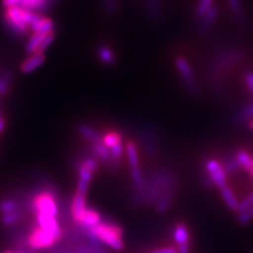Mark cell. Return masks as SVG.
<instances>
[{"mask_svg":"<svg viewBox=\"0 0 253 253\" xmlns=\"http://www.w3.org/2000/svg\"><path fill=\"white\" fill-rule=\"evenodd\" d=\"M31 206L35 213H42V214L54 217H56L58 214L56 200L51 191H42L36 194L31 202Z\"/></svg>","mask_w":253,"mask_h":253,"instance_id":"cell-3","label":"cell"},{"mask_svg":"<svg viewBox=\"0 0 253 253\" xmlns=\"http://www.w3.org/2000/svg\"><path fill=\"white\" fill-rule=\"evenodd\" d=\"M46 34H42V33H34L32 34L30 39L28 41V43L26 45V51L28 54L32 55L37 53L39 46H41L43 38L45 37Z\"/></svg>","mask_w":253,"mask_h":253,"instance_id":"cell-21","label":"cell"},{"mask_svg":"<svg viewBox=\"0 0 253 253\" xmlns=\"http://www.w3.org/2000/svg\"><path fill=\"white\" fill-rule=\"evenodd\" d=\"M217 16H218V9L214 4L207 13L205 14L204 17L201 18L202 20L199 28V32L201 35H207L210 33L212 27L214 26V23L217 19Z\"/></svg>","mask_w":253,"mask_h":253,"instance_id":"cell-9","label":"cell"},{"mask_svg":"<svg viewBox=\"0 0 253 253\" xmlns=\"http://www.w3.org/2000/svg\"><path fill=\"white\" fill-rule=\"evenodd\" d=\"M100 224V215L99 213L96 212L93 209H88L86 208L84 214L82 218V221L81 224L83 227L86 228V229H91V228H94L96 227Z\"/></svg>","mask_w":253,"mask_h":253,"instance_id":"cell-17","label":"cell"},{"mask_svg":"<svg viewBox=\"0 0 253 253\" xmlns=\"http://www.w3.org/2000/svg\"><path fill=\"white\" fill-rule=\"evenodd\" d=\"M23 213L21 211H15L11 213H6V214H3L1 217V221L4 226H13L16 223L22 218Z\"/></svg>","mask_w":253,"mask_h":253,"instance_id":"cell-28","label":"cell"},{"mask_svg":"<svg viewBox=\"0 0 253 253\" xmlns=\"http://www.w3.org/2000/svg\"><path fill=\"white\" fill-rule=\"evenodd\" d=\"M0 116H2L1 115V104H0Z\"/></svg>","mask_w":253,"mask_h":253,"instance_id":"cell-46","label":"cell"},{"mask_svg":"<svg viewBox=\"0 0 253 253\" xmlns=\"http://www.w3.org/2000/svg\"><path fill=\"white\" fill-rule=\"evenodd\" d=\"M22 0H2V6L6 9H10L13 6H18L20 5Z\"/></svg>","mask_w":253,"mask_h":253,"instance_id":"cell-41","label":"cell"},{"mask_svg":"<svg viewBox=\"0 0 253 253\" xmlns=\"http://www.w3.org/2000/svg\"><path fill=\"white\" fill-rule=\"evenodd\" d=\"M190 235L188 232V229L185 225L180 224L177 225L175 230H174V241L178 245V246H181V245H187L189 243Z\"/></svg>","mask_w":253,"mask_h":253,"instance_id":"cell-22","label":"cell"},{"mask_svg":"<svg viewBox=\"0 0 253 253\" xmlns=\"http://www.w3.org/2000/svg\"><path fill=\"white\" fill-rule=\"evenodd\" d=\"M250 173H251V176H252V178H253V170H252Z\"/></svg>","mask_w":253,"mask_h":253,"instance_id":"cell-49","label":"cell"},{"mask_svg":"<svg viewBox=\"0 0 253 253\" xmlns=\"http://www.w3.org/2000/svg\"><path fill=\"white\" fill-rule=\"evenodd\" d=\"M110 152H111V156H112L113 161L118 164V161H121V158L124 154V145L123 142H121V144H117L116 146L112 147L110 149Z\"/></svg>","mask_w":253,"mask_h":253,"instance_id":"cell-37","label":"cell"},{"mask_svg":"<svg viewBox=\"0 0 253 253\" xmlns=\"http://www.w3.org/2000/svg\"><path fill=\"white\" fill-rule=\"evenodd\" d=\"M96 55L99 61L107 67L114 66L116 63V55L114 50L106 43H100L96 47Z\"/></svg>","mask_w":253,"mask_h":253,"instance_id":"cell-11","label":"cell"},{"mask_svg":"<svg viewBox=\"0 0 253 253\" xmlns=\"http://www.w3.org/2000/svg\"><path fill=\"white\" fill-rule=\"evenodd\" d=\"M227 1H228L229 9H230L234 17L240 18L243 21L244 11H243V5H242L241 0H227Z\"/></svg>","mask_w":253,"mask_h":253,"instance_id":"cell-30","label":"cell"},{"mask_svg":"<svg viewBox=\"0 0 253 253\" xmlns=\"http://www.w3.org/2000/svg\"><path fill=\"white\" fill-rule=\"evenodd\" d=\"M253 118V102H250L246 107H244L235 116V122L243 124L248 120L252 121Z\"/></svg>","mask_w":253,"mask_h":253,"instance_id":"cell-26","label":"cell"},{"mask_svg":"<svg viewBox=\"0 0 253 253\" xmlns=\"http://www.w3.org/2000/svg\"><path fill=\"white\" fill-rule=\"evenodd\" d=\"M252 205H253V191L247 197H245L242 202H240L236 212H239V214H240V213L244 212L245 210H247Z\"/></svg>","mask_w":253,"mask_h":253,"instance_id":"cell-39","label":"cell"},{"mask_svg":"<svg viewBox=\"0 0 253 253\" xmlns=\"http://www.w3.org/2000/svg\"><path fill=\"white\" fill-rule=\"evenodd\" d=\"M101 7L108 16H113L118 11V0H101Z\"/></svg>","mask_w":253,"mask_h":253,"instance_id":"cell-29","label":"cell"},{"mask_svg":"<svg viewBox=\"0 0 253 253\" xmlns=\"http://www.w3.org/2000/svg\"><path fill=\"white\" fill-rule=\"evenodd\" d=\"M77 131L84 138L88 140L91 145L102 141V137L100 136V134L89 125L81 124L77 126Z\"/></svg>","mask_w":253,"mask_h":253,"instance_id":"cell-15","label":"cell"},{"mask_svg":"<svg viewBox=\"0 0 253 253\" xmlns=\"http://www.w3.org/2000/svg\"><path fill=\"white\" fill-rule=\"evenodd\" d=\"M174 65H175V68L177 69L181 81L186 85L187 91L192 95H196L199 93V84H197L192 67L189 61L183 56H178L174 60Z\"/></svg>","mask_w":253,"mask_h":253,"instance_id":"cell-4","label":"cell"},{"mask_svg":"<svg viewBox=\"0 0 253 253\" xmlns=\"http://www.w3.org/2000/svg\"><path fill=\"white\" fill-rule=\"evenodd\" d=\"M54 21L50 18L42 17L41 16L33 26L30 28V31L33 32V33H42V34H49L54 32Z\"/></svg>","mask_w":253,"mask_h":253,"instance_id":"cell-16","label":"cell"},{"mask_svg":"<svg viewBox=\"0 0 253 253\" xmlns=\"http://www.w3.org/2000/svg\"><path fill=\"white\" fill-rule=\"evenodd\" d=\"M85 210V194L79 193L76 191V194L74 195V199L72 202V216L76 223L81 224Z\"/></svg>","mask_w":253,"mask_h":253,"instance_id":"cell-13","label":"cell"},{"mask_svg":"<svg viewBox=\"0 0 253 253\" xmlns=\"http://www.w3.org/2000/svg\"><path fill=\"white\" fill-rule=\"evenodd\" d=\"M92 152L94 154V156L98 158V160H100L101 162H104L106 164H108L110 167L112 168H116L117 165L114 161L112 156H111V152H110V149L107 148L104 142L100 141V142H97V144H93L92 145Z\"/></svg>","mask_w":253,"mask_h":253,"instance_id":"cell-12","label":"cell"},{"mask_svg":"<svg viewBox=\"0 0 253 253\" xmlns=\"http://www.w3.org/2000/svg\"><path fill=\"white\" fill-rule=\"evenodd\" d=\"M78 164H81L82 166H84L85 169H88L92 173H95L98 169V162L96 161V158H93V157L85 158V160L78 162Z\"/></svg>","mask_w":253,"mask_h":253,"instance_id":"cell-34","label":"cell"},{"mask_svg":"<svg viewBox=\"0 0 253 253\" xmlns=\"http://www.w3.org/2000/svg\"><path fill=\"white\" fill-rule=\"evenodd\" d=\"M220 194H221V197H223V200L225 201L226 205L228 206V208L233 211H236L237 207H239L240 202L236 199L232 189L227 185L220 189Z\"/></svg>","mask_w":253,"mask_h":253,"instance_id":"cell-18","label":"cell"},{"mask_svg":"<svg viewBox=\"0 0 253 253\" xmlns=\"http://www.w3.org/2000/svg\"><path fill=\"white\" fill-rule=\"evenodd\" d=\"M223 168L226 172V174H233L234 172H236V170L240 168V165L237 163V161L234 158H230L226 162L225 165H223Z\"/></svg>","mask_w":253,"mask_h":253,"instance_id":"cell-38","label":"cell"},{"mask_svg":"<svg viewBox=\"0 0 253 253\" xmlns=\"http://www.w3.org/2000/svg\"><path fill=\"white\" fill-rule=\"evenodd\" d=\"M19 208V204L11 199H4L2 201H0V212L3 214H6V213H11L18 211Z\"/></svg>","mask_w":253,"mask_h":253,"instance_id":"cell-27","label":"cell"},{"mask_svg":"<svg viewBox=\"0 0 253 253\" xmlns=\"http://www.w3.org/2000/svg\"><path fill=\"white\" fill-rule=\"evenodd\" d=\"M150 253H178L177 249L175 247H168V248H163V249H158L155 251H152Z\"/></svg>","mask_w":253,"mask_h":253,"instance_id":"cell-42","label":"cell"},{"mask_svg":"<svg viewBox=\"0 0 253 253\" xmlns=\"http://www.w3.org/2000/svg\"><path fill=\"white\" fill-rule=\"evenodd\" d=\"M172 194H173V192H169V193H166L165 195H163L161 197V200L158 201V203L156 205V209L158 212H165L169 208Z\"/></svg>","mask_w":253,"mask_h":253,"instance_id":"cell-32","label":"cell"},{"mask_svg":"<svg viewBox=\"0 0 253 253\" xmlns=\"http://www.w3.org/2000/svg\"><path fill=\"white\" fill-rule=\"evenodd\" d=\"M11 82L12 75L10 73H4L0 75V96H2V95H5L9 92Z\"/></svg>","mask_w":253,"mask_h":253,"instance_id":"cell-31","label":"cell"},{"mask_svg":"<svg viewBox=\"0 0 253 253\" xmlns=\"http://www.w3.org/2000/svg\"><path fill=\"white\" fill-rule=\"evenodd\" d=\"M252 219H253V205L250 206L247 210L240 213L239 216H237V221L242 225L249 224Z\"/></svg>","mask_w":253,"mask_h":253,"instance_id":"cell-33","label":"cell"},{"mask_svg":"<svg viewBox=\"0 0 253 253\" xmlns=\"http://www.w3.org/2000/svg\"><path fill=\"white\" fill-rule=\"evenodd\" d=\"M249 126H250V129L253 131V120H252V121H250V123H249Z\"/></svg>","mask_w":253,"mask_h":253,"instance_id":"cell-45","label":"cell"},{"mask_svg":"<svg viewBox=\"0 0 253 253\" xmlns=\"http://www.w3.org/2000/svg\"><path fill=\"white\" fill-rule=\"evenodd\" d=\"M44 61H45L44 54H41V53L32 54L21 63L20 71L23 74L32 73L34 72L35 70H37L39 67H42Z\"/></svg>","mask_w":253,"mask_h":253,"instance_id":"cell-10","label":"cell"},{"mask_svg":"<svg viewBox=\"0 0 253 253\" xmlns=\"http://www.w3.org/2000/svg\"><path fill=\"white\" fill-rule=\"evenodd\" d=\"M235 160L239 163L240 167L248 172L253 170V157H251L245 150L240 149L235 153Z\"/></svg>","mask_w":253,"mask_h":253,"instance_id":"cell-19","label":"cell"},{"mask_svg":"<svg viewBox=\"0 0 253 253\" xmlns=\"http://www.w3.org/2000/svg\"><path fill=\"white\" fill-rule=\"evenodd\" d=\"M26 9L21 6H13L6 9L4 13V22L14 34L25 36L29 33V27L25 20Z\"/></svg>","mask_w":253,"mask_h":253,"instance_id":"cell-2","label":"cell"},{"mask_svg":"<svg viewBox=\"0 0 253 253\" xmlns=\"http://www.w3.org/2000/svg\"><path fill=\"white\" fill-rule=\"evenodd\" d=\"M56 242L57 240L53 234L42 230L39 227H34L28 237V247L31 252H36L37 250L53 246Z\"/></svg>","mask_w":253,"mask_h":253,"instance_id":"cell-5","label":"cell"},{"mask_svg":"<svg viewBox=\"0 0 253 253\" xmlns=\"http://www.w3.org/2000/svg\"><path fill=\"white\" fill-rule=\"evenodd\" d=\"M16 253H26V252H23V251H18V252H16Z\"/></svg>","mask_w":253,"mask_h":253,"instance_id":"cell-47","label":"cell"},{"mask_svg":"<svg viewBox=\"0 0 253 253\" xmlns=\"http://www.w3.org/2000/svg\"><path fill=\"white\" fill-rule=\"evenodd\" d=\"M88 235L95 242L104 243L114 250H122L124 248L122 229L113 224L100 223L96 227L88 229Z\"/></svg>","mask_w":253,"mask_h":253,"instance_id":"cell-1","label":"cell"},{"mask_svg":"<svg viewBox=\"0 0 253 253\" xmlns=\"http://www.w3.org/2000/svg\"><path fill=\"white\" fill-rule=\"evenodd\" d=\"M102 142H104V145L107 148L111 149L112 147L116 146L117 144L123 142V135L120 132H109L104 137H102Z\"/></svg>","mask_w":253,"mask_h":253,"instance_id":"cell-24","label":"cell"},{"mask_svg":"<svg viewBox=\"0 0 253 253\" xmlns=\"http://www.w3.org/2000/svg\"><path fill=\"white\" fill-rule=\"evenodd\" d=\"M178 253H189V245H181V246H178L177 249Z\"/></svg>","mask_w":253,"mask_h":253,"instance_id":"cell-43","label":"cell"},{"mask_svg":"<svg viewBox=\"0 0 253 253\" xmlns=\"http://www.w3.org/2000/svg\"><path fill=\"white\" fill-rule=\"evenodd\" d=\"M36 218L39 228H42V230L53 234L55 236V239L59 241L62 232L56 217L42 214V213H36Z\"/></svg>","mask_w":253,"mask_h":253,"instance_id":"cell-7","label":"cell"},{"mask_svg":"<svg viewBox=\"0 0 253 253\" xmlns=\"http://www.w3.org/2000/svg\"><path fill=\"white\" fill-rule=\"evenodd\" d=\"M245 84H246L249 93L253 96V72H249L245 76Z\"/></svg>","mask_w":253,"mask_h":253,"instance_id":"cell-40","label":"cell"},{"mask_svg":"<svg viewBox=\"0 0 253 253\" xmlns=\"http://www.w3.org/2000/svg\"><path fill=\"white\" fill-rule=\"evenodd\" d=\"M131 176L133 184L137 188H141L142 185H144V176H142V172L139 169V167L135 169H131Z\"/></svg>","mask_w":253,"mask_h":253,"instance_id":"cell-35","label":"cell"},{"mask_svg":"<svg viewBox=\"0 0 253 253\" xmlns=\"http://www.w3.org/2000/svg\"><path fill=\"white\" fill-rule=\"evenodd\" d=\"M77 167H78V184H77V192L86 194V191H88L89 185L91 183V180L93 178V174L91 171L88 169H85L84 166L77 163Z\"/></svg>","mask_w":253,"mask_h":253,"instance_id":"cell-14","label":"cell"},{"mask_svg":"<svg viewBox=\"0 0 253 253\" xmlns=\"http://www.w3.org/2000/svg\"><path fill=\"white\" fill-rule=\"evenodd\" d=\"M240 58L239 52L230 51L221 53L218 57L213 60L210 70L212 73H218L221 71H226L228 68H230Z\"/></svg>","mask_w":253,"mask_h":253,"instance_id":"cell-8","label":"cell"},{"mask_svg":"<svg viewBox=\"0 0 253 253\" xmlns=\"http://www.w3.org/2000/svg\"><path fill=\"white\" fill-rule=\"evenodd\" d=\"M55 36H56V35H55V32H52V33L46 34L45 37L43 38V41H42L41 46H39V49H38L37 53L43 54V52L47 49V47H49V46L53 43L54 39H55Z\"/></svg>","mask_w":253,"mask_h":253,"instance_id":"cell-36","label":"cell"},{"mask_svg":"<svg viewBox=\"0 0 253 253\" xmlns=\"http://www.w3.org/2000/svg\"><path fill=\"white\" fill-rule=\"evenodd\" d=\"M4 126H5V121L2 116H0V134L2 133V131L4 130Z\"/></svg>","mask_w":253,"mask_h":253,"instance_id":"cell-44","label":"cell"},{"mask_svg":"<svg viewBox=\"0 0 253 253\" xmlns=\"http://www.w3.org/2000/svg\"><path fill=\"white\" fill-rule=\"evenodd\" d=\"M206 171L208 172L209 177L217 188L221 189L227 186V174L223 168V165L216 160H209L206 163Z\"/></svg>","mask_w":253,"mask_h":253,"instance_id":"cell-6","label":"cell"},{"mask_svg":"<svg viewBox=\"0 0 253 253\" xmlns=\"http://www.w3.org/2000/svg\"><path fill=\"white\" fill-rule=\"evenodd\" d=\"M214 5V0H199L196 6H195V16L197 18H202L205 16L211 7Z\"/></svg>","mask_w":253,"mask_h":253,"instance_id":"cell-25","label":"cell"},{"mask_svg":"<svg viewBox=\"0 0 253 253\" xmlns=\"http://www.w3.org/2000/svg\"><path fill=\"white\" fill-rule=\"evenodd\" d=\"M4 253H13V252L12 251H5Z\"/></svg>","mask_w":253,"mask_h":253,"instance_id":"cell-48","label":"cell"},{"mask_svg":"<svg viewBox=\"0 0 253 253\" xmlns=\"http://www.w3.org/2000/svg\"><path fill=\"white\" fill-rule=\"evenodd\" d=\"M126 152L128 156V161L131 169H135L139 167V158H138V151L136 145L133 141H128L126 145Z\"/></svg>","mask_w":253,"mask_h":253,"instance_id":"cell-20","label":"cell"},{"mask_svg":"<svg viewBox=\"0 0 253 253\" xmlns=\"http://www.w3.org/2000/svg\"><path fill=\"white\" fill-rule=\"evenodd\" d=\"M146 6L149 15L155 20H160L162 17L161 0H146Z\"/></svg>","mask_w":253,"mask_h":253,"instance_id":"cell-23","label":"cell"}]
</instances>
